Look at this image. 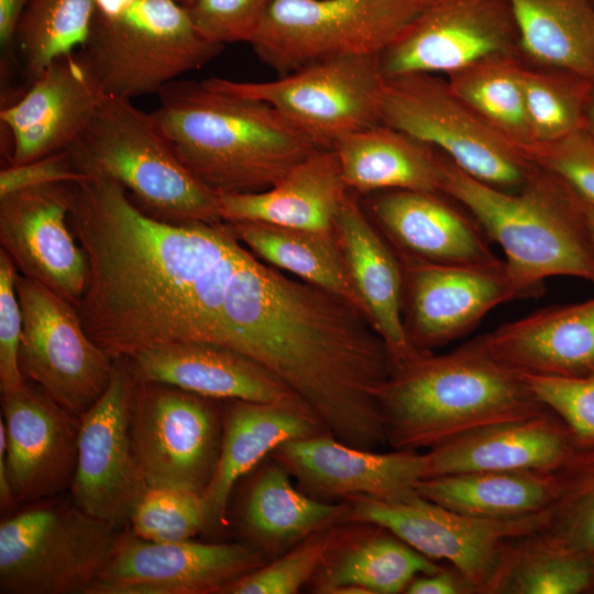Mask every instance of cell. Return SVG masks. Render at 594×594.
<instances>
[{"instance_id":"6da1fadb","label":"cell","mask_w":594,"mask_h":594,"mask_svg":"<svg viewBox=\"0 0 594 594\" xmlns=\"http://www.w3.org/2000/svg\"><path fill=\"white\" fill-rule=\"evenodd\" d=\"M152 111L186 167L217 194L262 191L322 150L266 102L176 79Z\"/></svg>"},{"instance_id":"7a4b0ae2","label":"cell","mask_w":594,"mask_h":594,"mask_svg":"<svg viewBox=\"0 0 594 594\" xmlns=\"http://www.w3.org/2000/svg\"><path fill=\"white\" fill-rule=\"evenodd\" d=\"M377 400L386 442L396 450L431 449L481 427L550 410L522 373L491 352L484 334L393 370Z\"/></svg>"},{"instance_id":"3957f363","label":"cell","mask_w":594,"mask_h":594,"mask_svg":"<svg viewBox=\"0 0 594 594\" xmlns=\"http://www.w3.org/2000/svg\"><path fill=\"white\" fill-rule=\"evenodd\" d=\"M441 193L472 216L504 263L520 298L537 296L549 277L594 284V244L576 196L535 165L518 191L487 185L441 154Z\"/></svg>"},{"instance_id":"277c9868","label":"cell","mask_w":594,"mask_h":594,"mask_svg":"<svg viewBox=\"0 0 594 594\" xmlns=\"http://www.w3.org/2000/svg\"><path fill=\"white\" fill-rule=\"evenodd\" d=\"M76 169L120 184L146 213L173 222L223 221L219 195L182 162L151 112L108 96L66 148Z\"/></svg>"},{"instance_id":"5b68a950","label":"cell","mask_w":594,"mask_h":594,"mask_svg":"<svg viewBox=\"0 0 594 594\" xmlns=\"http://www.w3.org/2000/svg\"><path fill=\"white\" fill-rule=\"evenodd\" d=\"M224 45L205 37L178 0H132L96 11L79 55L108 96L158 94L217 57Z\"/></svg>"},{"instance_id":"8992f818","label":"cell","mask_w":594,"mask_h":594,"mask_svg":"<svg viewBox=\"0 0 594 594\" xmlns=\"http://www.w3.org/2000/svg\"><path fill=\"white\" fill-rule=\"evenodd\" d=\"M120 532L72 498L24 505L0 524V593L87 594Z\"/></svg>"},{"instance_id":"52a82bcc","label":"cell","mask_w":594,"mask_h":594,"mask_svg":"<svg viewBox=\"0 0 594 594\" xmlns=\"http://www.w3.org/2000/svg\"><path fill=\"white\" fill-rule=\"evenodd\" d=\"M432 0H275L249 43L279 76L341 55H380Z\"/></svg>"},{"instance_id":"ba28073f","label":"cell","mask_w":594,"mask_h":594,"mask_svg":"<svg viewBox=\"0 0 594 594\" xmlns=\"http://www.w3.org/2000/svg\"><path fill=\"white\" fill-rule=\"evenodd\" d=\"M381 123L408 133L468 175L518 191L535 165L435 74L386 78Z\"/></svg>"},{"instance_id":"9c48e42d","label":"cell","mask_w":594,"mask_h":594,"mask_svg":"<svg viewBox=\"0 0 594 594\" xmlns=\"http://www.w3.org/2000/svg\"><path fill=\"white\" fill-rule=\"evenodd\" d=\"M380 55H341L270 81L211 77L205 86L266 102L322 150L381 123L386 78Z\"/></svg>"},{"instance_id":"30bf717a","label":"cell","mask_w":594,"mask_h":594,"mask_svg":"<svg viewBox=\"0 0 594 594\" xmlns=\"http://www.w3.org/2000/svg\"><path fill=\"white\" fill-rule=\"evenodd\" d=\"M344 499L349 504L346 521L382 527L425 557L448 562L474 594H492L510 539L541 530L549 520V508L518 517L481 518L420 496L407 502L365 495Z\"/></svg>"},{"instance_id":"8fae6325","label":"cell","mask_w":594,"mask_h":594,"mask_svg":"<svg viewBox=\"0 0 594 594\" xmlns=\"http://www.w3.org/2000/svg\"><path fill=\"white\" fill-rule=\"evenodd\" d=\"M15 290L23 322L21 373L81 416L108 387L114 361L88 336L73 304L18 271Z\"/></svg>"},{"instance_id":"7c38bea8","label":"cell","mask_w":594,"mask_h":594,"mask_svg":"<svg viewBox=\"0 0 594 594\" xmlns=\"http://www.w3.org/2000/svg\"><path fill=\"white\" fill-rule=\"evenodd\" d=\"M212 398L136 381L132 441L148 488L202 493L219 455L222 418Z\"/></svg>"},{"instance_id":"4fadbf2b","label":"cell","mask_w":594,"mask_h":594,"mask_svg":"<svg viewBox=\"0 0 594 594\" xmlns=\"http://www.w3.org/2000/svg\"><path fill=\"white\" fill-rule=\"evenodd\" d=\"M103 394L79 416L78 452L70 498L82 510L118 530L148 490L132 441L136 380L124 360H113Z\"/></svg>"},{"instance_id":"5bb4252c","label":"cell","mask_w":594,"mask_h":594,"mask_svg":"<svg viewBox=\"0 0 594 594\" xmlns=\"http://www.w3.org/2000/svg\"><path fill=\"white\" fill-rule=\"evenodd\" d=\"M263 564V552L255 546L191 539L154 542L127 527L87 594H221Z\"/></svg>"},{"instance_id":"9a60e30c","label":"cell","mask_w":594,"mask_h":594,"mask_svg":"<svg viewBox=\"0 0 594 594\" xmlns=\"http://www.w3.org/2000/svg\"><path fill=\"white\" fill-rule=\"evenodd\" d=\"M519 53L508 0H432L411 28L380 54L385 78L451 75L491 55Z\"/></svg>"},{"instance_id":"2e32d148","label":"cell","mask_w":594,"mask_h":594,"mask_svg":"<svg viewBox=\"0 0 594 594\" xmlns=\"http://www.w3.org/2000/svg\"><path fill=\"white\" fill-rule=\"evenodd\" d=\"M396 253L404 277V324L420 351L431 352L466 336L492 309L520 298L504 261L439 264Z\"/></svg>"},{"instance_id":"e0dca14e","label":"cell","mask_w":594,"mask_h":594,"mask_svg":"<svg viewBox=\"0 0 594 594\" xmlns=\"http://www.w3.org/2000/svg\"><path fill=\"white\" fill-rule=\"evenodd\" d=\"M75 183L23 189L0 198V244L16 271L78 307L89 266L69 224Z\"/></svg>"},{"instance_id":"ac0fdd59","label":"cell","mask_w":594,"mask_h":594,"mask_svg":"<svg viewBox=\"0 0 594 594\" xmlns=\"http://www.w3.org/2000/svg\"><path fill=\"white\" fill-rule=\"evenodd\" d=\"M6 462L15 504H30L70 490L77 462L79 417L34 383L1 394Z\"/></svg>"},{"instance_id":"d6986e66","label":"cell","mask_w":594,"mask_h":594,"mask_svg":"<svg viewBox=\"0 0 594 594\" xmlns=\"http://www.w3.org/2000/svg\"><path fill=\"white\" fill-rule=\"evenodd\" d=\"M271 457L301 487L320 496L365 495L385 502L416 498V485L427 476L426 453L417 450L375 452L319 433L286 442Z\"/></svg>"},{"instance_id":"ffe728a7","label":"cell","mask_w":594,"mask_h":594,"mask_svg":"<svg viewBox=\"0 0 594 594\" xmlns=\"http://www.w3.org/2000/svg\"><path fill=\"white\" fill-rule=\"evenodd\" d=\"M107 97L79 53L53 62L19 100L1 108L11 141L9 165L67 148Z\"/></svg>"},{"instance_id":"44dd1931","label":"cell","mask_w":594,"mask_h":594,"mask_svg":"<svg viewBox=\"0 0 594 594\" xmlns=\"http://www.w3.org/2000/svg\"><path fill=\"white\" fill-rule=\"evenodd\" d=\"M122 360L141 383L166 384L212 399L282 405L310 415L266 370L219 344L175 342L145 349Z\"/></svg>"},{"instance_id":"7402d4cb","label":"cell","mask_w":594,"mask_h":594,"mask_svg":"<svg viewBox=\"0 0 594 594\" xmlns=\"http://www.w3.org/2000/svg\"><path fill=\"white\" fill-rule=\"evenodd\" d=\"M578 449L551 410L481 427L426 452L427 477L477 471H558Z\"/></svg>"},{"instance_id":"603a6c76","label":"cell","mask_w":594,"mask_h":594,"mask_svg":"<svg viewBox=\"0 0 594 594\" xmlns=\"http://www.w3.org/2000/svg\"><path fill=\"white\" fill-rule=\"evenodd\" d=\"M371 211L399 253L439 264L491 265L502 261L472 216L443 194L382 191L371 201Z\"/></svg>"},{"instance_id":"cb8c5ba5","label":"cell","mask_w":594,"mask_h":594,"mask_svg":"<svg viewBox=\"0 0 594 594\" xmlns=\"http://www.w3.org/2000/svg\"><path fill=\"white\" fill-rule=\"evenodd\" d=\"M333 234L370 322L388 350L393 370L425 353L406 333L399 257L349 193L336 213Z\"/></svg>"},{"instance_id":"d4e9b609","label":"cell","mask_w":594,"mask_h":594,"mask_svg":"<svg viewBox=\"0 0 594 594\" xmlns=\"http://www.w3.org/2000/svg\"><path fill=\"white\" fill-rule=\"evenodd\" d=\"M491 352L522 374L594 373V298L536 310L484 334Z\"/></svg>"},{"instance_id":"484cf974","label":"cell","mask_w":594,"mask_h":594,"mask_svg":"<svg viewBox=\"0 0 594 594\" xmlns=\"http://www.w3.org/2000/svg\"><path fill=\"white\" fill-rule=\"evenodd\" d=\"M348 193L336 151L319 150L265 190L218 194L219 212L227 222L333 232L336 213Z\"/></svg>"},{"instance_id":"4316f807","label":"cell","mask_w":594,"mask_h":594,"mask_svg":"<svg viewBox=\"0 0 594 594\" xmlns=\"http://www.w3.org/2000/svg\"><path fill=\"white\" fill-rule=\"evenodd\" d=\"M326 432L293 407L232 400L222 416V437L212 476L201 493L207 527H222L237 482L279 446ZM327 433V432H326Z\"/></svg>"},{"instance_id":"83f0119b","label":"cell","mask_w":594,"mask_h":594,"mask_svg":"<svg viewBox=\"0 0 594 594\" xmlns=\"http://www.w3.org/2000/svg\"><path fill=\"white\" fill-rule=\"evenodd\" d=\"M349 190L441 193V153L378 123L339 139L332 147Z\"/></svg>"},{"instance_id":"f1b7e54d","label":"cell","mask_w":594,"mask_h":594,"mask_svg":"<svg viewBox=\"0 0 594 594\" xmlns=\"http://www.w3.org/2000/svg\"><path fill=\"white\" fill-rule=\"evenodd\" d=\"M360 535L343 528L317 572V592L330 593L340 586H359L369 594L405 593L421 574L446 569L388 530L365 524Z\"/></svg>"},{"instance_id":"f546056e","label":"cell","mask_w":594,"mask_h":594,"mask_svg":"<svg viewBox=\"0 0 594 594\" xmlns=\"http://www.w3.org/2000/svg\"><path fill=\"white\" fill-rule=\"evenodd\" d=\"M560 492L559 470L477 471L427 477L418 496L466 516L508 518L548 509Z\"/></svg>"},{"instance_id":"4dcf8cb0","label":"cell","mask_w":594,"mask_h":594,"mask_svg":"<svg viewBox=\"0 0 594 594\" xmlns=\"http://www.w3.org/2000/svg\"><path fill=\"white\" fill-rule=\"evenodd\" d=\"M228 224L238 240L258 258L340 298L370 322L333 232L251 221Z\"/></svg>"},{"instance_id":"1f68e13d","label":"cell","mask_w":594,"mask_h":594,"mask_svg":"<svg viewBox=\"0 0 594 594\" xmlns=\"http://www.w3.org/2000/svg\"><path fill=\"white\" fill-rule=\"evenodd\" d=\"M522 61L594 84V0H508Z\"/></svg>"},{"instance_id":"d6a6232c","label":"cell","mask_w":594,"mask_h":594,"mask_svg":"<svg viewBox=\"0 0 594 594\" xmlns=\"http://www.w3.org/2000/svg\"><path fill=\"white\" fill-rule=\"evenodd\" d=\"M288 471L276 462L251 486L242 512V526L258 549L278 550L310 535L346 522L349 504H330L298 491Z\"/></svg>"},{"instance_id":"836d02e7","label":"cell","mask_w":594,"mask_h":594,"mask_svg":"<svg viewBox=\"0 0 594 594\" xmlns=\"http://www.w3.org/2000/svg\"><path fill=\"white\" fill-rule=\"evenodd\" d=\"M492 594H594V571L541 529L507 542Z\"/></svg>"},{"instance_id":"e575fe53","label":"cell","mask_w":594,"mask_h":594,"mask_svg":"<svg viewBox=\"0 0 594 594\" xmlns=\"http://www.w3.org/2000/svg\"><path fill=\"white\" fill-rule=\"evenodd\" d=\"M519 53L496 54L448 76L451 89L485 122L521 150L532 143Z\"/></svg>"},{"instance_id":"d590c367","label":"cell","mask_w":594,"mask_h":594,"mask_svg":"<svg viewBox=\"0 0 594 594\" xmlns=\"http://www.w3.org/2000/svg\"><path fill=\"white\" fill-rule=\"evenodd\" d=\"M96 11V0H30L12 44L22 76L31 84L53 62L80 50Z\"/></svg>"},{"instance_id":"8d00e7d4","label":"cell","mask_w":594,"mask_h":594,"mask_svg":"<svg viewBox=\"0 0 594 594\" xmlns=\"http://www.w3.org/2000/svg\"><path fill=\"white\" fill-rule=\"evenodd\" d=\"M521 82L532 143L552 142L584 129L592 81L522 61Z\"/></svg>"},{"instance_id":"74e56055","label":"cell","mask_w":594,"mask_h":594,"mask_svg":"<svg viewBox=\"0 0 594 594\" xmlns=\"http://www.w3.org/2000/svg\"><path fill=\"white\" fill-rule=\"evenodd\" d=\"M559 476L560 492L543 530L583 557L594 571V446L578 447Z\"/></svg>"},{"instance_id":"f35d334b","label":"cell","mask_w":594,"mask_h":594,"mask_svg":"<svg viewBox=\"0 0 594 594\" xmlns=\"http://www.w3.org/2000/svg\"><path fill=\"white\" fill-rule=\"evenodd\" d=\"M339 525L310 535L286 554L233 581L221 594L297 593L314 579L339 539L343 530Z\"/></svg>"},{"instance_id":"ab89813d","label":"cell","mask_w":594,"mask_h":594,"mask_svg":"<svg viewBox=\"0 0 594 594\" xmlns=\"http://www.w3.org/2000/svg\"><path fill=\"white\" fill-rule=\"evenodd\" d=\"M139 538L154 542L189 540L207 527L201 494L182 488H148L130 522Z\"/></svg>"},{"instance_id":"60d3db41","label":"cell","mask_w":594,"mask_h":594,"mask_svg":"<svg viewBox=\"0 0 594 594\" xmlns=\"http://www.w3.org/2000/svg\"><path fill=\"white\" fill-rule=\"evenodd\" d=\"M539 168L559 178L582 202L594 206V134L585 129L522 148Z\"/></svg>"},{"instance_id":"b9f144b4","label":"cell","mask_w":594,"mask_h":594,"mask_svg":"<svg viewBox=\"0 0 594 594\" xmlns=\"http://www.w3.org/2000/svg\"><path fill=\"white\" fill-rule=\"evenodd\" d=\"M524 375L537 398L563 421L576 446H594V373L579 377Z\"/></svg>"},{"instance_id":"7bdbcfd3","label":"cell","mask_w":594,"mask_h":594,"mask_svg":"<svg viewBox=\"0 0 594 594\" xmlns=\"http://www.w3.org/2000/svg\"><path fill=\"white\" fill-rule=\"evenodd\" d=\"M275 0H190L185 7L198 31L221 45L250 43Z\"/></svg>"},{"instance_id":"ee69618b","label":"cell","mask_w":594,"mask_h":594,"mask_svg":"<svg viewBox=\"0 0 594 594\" xmlns=\"http://www.w3.org/2000/svg\"><path fill=\"white\" fill-rule=\"evenodd\" d=\"M16 268L0 249V392L21 389L26 380L19 365L22 337V312L15 290Z\"/></svg>"},{"instance_id":"f6af8a7d","label":"cell","mask_w":594,"mask_h":594,"mask_svg":"<svg viewBox=\"0 0 594 594\" xmlns=\"http://www.w3.org/2000/svg\"><path fill=\"white\" fill-rule=\"evenodd\" d=\"M88 176L79 173L68 151L62 150L28 163L8 165L0 170V198L51 184L77 183Z\"/></svg>"},{"instance_id":"bcb514c9","label":"cell","mask_w":594,"mask_h":594,"mask_svg":"<svg viewBox=\"0 0 594 594\" xmlns=\"http://www.w3.org/2000/svg\"><path fill=\"white\" fill-rule=\"evenodd\" d=\"M406 594H474L470 584L454 569L421 574L407 586Z\"/></svg>"},{"instance_id":"7dc6e473","label":"cell","mask_w":594,"mask_h":594,"mask_svg":"<svg viewBox=\"0 0 594 594\" xmlns=\"http://www.w3.org/2000/svg\"><path fill=\"white\" fill-rule=\"evenodd\" d=\"M30 0H0V47L1 62L8 61L19 19Z\"/></svg>"},{"instance_id":"c3c4849f","label":"cell","mask_w":594,"mask_h":594,"mask_svg":"<svg viewBox=\"0 0 594 594\" xmlns=\"http://www.w3.org/2000/svg\"><path fill=\"white\" fill-rule=\"evenodd\" d=\"M6 451H7V437H6V427L4 421L0 419V504L2 513L7 515L11 513L10 509L14 507L15 501L13 492L11 488L7 462H6Z\"/></svg>"},{"instance_id":"681fc988","label":"cell","mask_w":594,"mask_h":594,"mask_svg":"<svg viewBox=\"0 0 594 594\" xmlns=\"http://www.w3.org/2000/svg\"><path fill=\"white\" fill-rule=\"evenodd\" d=\"M97 1V11L102 13H113L124 6H127L132 0H96ZM182 4L184 0H178Z\"/></svg>"},{"instance_id":"f907efd6","label":"cell","mask_w":594,"mask_h":594,"mask_svg":"<svg viewBox=\"0 0 594 594\" xmlns=\"http://www.w3.org/2000/svg\"><path fill=\"white\" fill-rule=\"evenodd\" d=\"M580 207L582 212V218L588 235L594 244V206L582 202L580 199Z\"/></svg>"},{"instance_id":"816d5d0a","label":"cell","mask_w":594,"mask_h":594,"mask_svg":"<svg viewBox=\"0 0 594 594\" xmlns=\"http://www.w3.org/2000/svg\"><path fill=\"white\" fill-rule=\"evenodd\" d=\"M584 129L590 133L594 134V86L590 96L586 116H585V127Z\"/></svg>"},{"instance_id":"f5cc1de1","label":"cell","mask_w":594,"mask_h":594,"mask_svg":"<svg viewBox=\"0 0 594 594\" xmlns=\"http://www.w3.org/2000/svg\"><path fill=\"white\" fill-rule=\"evenodd\" d=\"M190 0H184L183 4L186 6Z\"/></svg>"}]
</instances>
